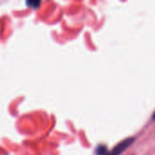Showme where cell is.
Listing matches in <instances>:
<instances>
[{"mask_svg": "<svg viewBox=\"0 0 155 155\" xmlns=\"http://www.w3.org/2000/svg\"><path fill=\"white\" fill-rule=\"evenodd\" d=\"M27 5H35V6H37V5H40V2H28L27 3Z\"/></svg>", "mask_w": 155, "mask_h": 155, "instance_id": "cell-3", "label": "cell"}, {"mask_svg": "<svg viewBox=\"0 0 155 155\" xmlns=\"http://www.w3.org/2000/svg\"><path fill=\"white\" fill-rule=\"evenodd\" d=\"M108 153L107 148L104 145H99L96 148V155H106Z\"/></svg>", "mask_w": 155, "mask_h": 155, "instance_id": "cell-2", "label": "cell"}, {"mask_svg": "<svg viewBox=\"0 0 155 155\" xmlns=\"http://www.w3.org/2000/svg\"><path fill=\"white\" fill-rule=\"evenodd\" d=\"M134 138H133V137L126 138V139L123 140L116 146H114L111 152H108L106 155H121L124 151H125L127 148H129V146L134 143Z\"/></svg>", "mask_w": 155, "mask_h": 155, "instance_id": "cell-1", "label": "cell"}, {"mask_svg": "<svg viewBox=\"0 0 155 155\" xmlns=\"http://www.w3.org/2000/svg\"><path fill=\"white\" fill-rule=\"evenodd\" d=\"M153 120H155V112H154V114H153Z\"/></svg>", "mask_w": 155, "mask_h": 155, "instance_id": "cell-4", "label": "cell"}]
</instances>
